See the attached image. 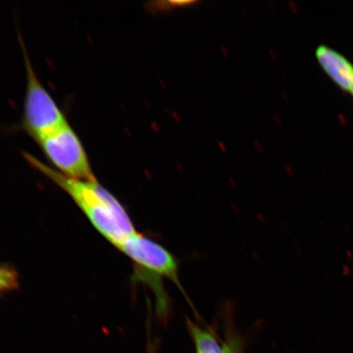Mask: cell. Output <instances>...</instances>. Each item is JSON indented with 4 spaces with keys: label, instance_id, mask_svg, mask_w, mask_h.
I'll list each match as a JSON object with an SVG mask.
<instances>
[{
    "label": "cell",
    "instance_id": "6da1fadb",
    "mask_svg": "<svg viewBox=\"0 0 353 353\" xmlns=\"http://www.w3.org/2000/svg\"><path fill=\"white\" fill-rule=\"evenodd\" d=\"M23 157L34 169L68 193L92 226L118 250L138 232L125 207L98 181L68 178L32 154L24 152Z\"/></svg>",
    "mask_w": 353,
    "mask_h": 353
},
{
    "label": "cell",
    "instance_id": "7a4b0ae2",
    "mask_svg": "<svg viewBox=\"0 0 353 353\" xmlns=\"http://www.w3.org/2000/svg\"><path fill=\"white\" fill-rule=\"evenodd\" d=\"M119 250L134 263L135 279L143 281L153 290L158 315L166 319L169 316L170 301L163 280L165 278L170 280L184 293L179 276V263L174 255L164 246L139 232L123 243Z\"/></svg>",
    "mask_w": 353,
    "mask_h": 353
},
{
    "label": "cell",
    "instance_id": "3957f363",
    "mask_svg": "<svg viewBox=\"0 0 353 353\" xmlns=\"http://www.w3.org/2000/svg\"><path fill=\"white\" fill-rule=\"evenodd\" d=\"M21 48L26 70L21 127L37 142L68 121L63 110L39 81L23 42H21Z\"/></svg>",
    "mask_w": 353,
    "mask_h": 353
},
{
    "label": "cell",
    "instance_id": "277c9868",
    "mask_svg": "<svg viewBox=\"0 0 353 353\" xmlns=\"http://www.w3.org/2000/svg\"><path fill=\"white\" fill-rule=\"evenodd\" d=\"M37 143L48 161L61 174L79 180H97L81 140L69 123Z\"/></svg>",
    "mask_w": 353,
    "mask_h": 353
},
{
    "label": "cell",
    "instance_id": "5b68a950",
    "mask_svg": "<svg viewBox=\"0 0 353 353\" xmlns=\"http://www.w3.org/2000/svg\"><path fill=\"white\" fill-rule=\"evenodd\" d=\"M316 57L335 85L343 91L350 92L353 83V65L350 61L341 52L323 44L317 47Z\"/></svg>",
    "mask_w": 353,
    "mask_h": 353
},
{
    "label": "cell",
    "instance_id": "8992f818",
    "mask_svg": "<svg viewBox=\"0 0 353 353\" xmlns=\"http://www.w3.org/2000/svg\"><path fill=\"white\" fill-rule=\"evenodd\" d=\"M187 322L196 353H225L223 343L220 344L210 330L202 328L191 321Z\"/></svg>",
    "mask_w": 353,
    "mask_h": 353
},
{
    "label": "cell",
    "instance_id": "52a82bcc",
    "mask_svg": "<svg viewBox=\"0 0 353 353\" xmlns=\"http://www.w3.org/2000/svg\"><path fill=\"white\" fill-rule=\"evenodd\" d=\"M19 275L14 269L0 266V294L15 290L19 286Z\"/></svg>",
    "mask_w": 353,
    "mask_h": 353
},
{
    "label": "cell",
    "instance_id": "ba28073f",
    "mask_svg": "<svg viewBox=\"0 0 353 353\" xmlns=\"http://www.w3.org/2000/svg\"><path fill=\"white\" fill-rule=\"evenodd\" d=\"M225 353H241L240 341L235 337H229L228 341L223 343Z\"/></svg>",
    "mask_w": 353,
    "mask_h": 353
},
{
    "label": "cell",
    "instance_id": "9c48e42d",
    "mask_svg": "<svg viewBox=\"0 0 353 353\" xmlns=\"http://www.w3.org/2000/svg\"><path fill=\"white\" fill-rule=\"evenodd\" d=\"M147 353H157L156 347L153 346L152 344L148 347Z\"/></svg>",
    "mask_w": 353,
    "mask_h": 353
},
{
    "label": "cell",
    "instance_id": "30bf717a",
    "mask_svg": "<svg viewBox=\"0 0 353 353\" xmlns=\"http://www.w3.org/2000/svg\"><path fill=\"white\" fill-rule=\"evenodd\" d=\"M350 92H352V96H353V83H352V86L351 91H350Z\"/></svg>",
    "mask_w": 353,
    "mask_h": 353
}]
</instances>
